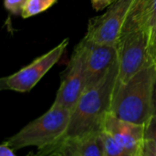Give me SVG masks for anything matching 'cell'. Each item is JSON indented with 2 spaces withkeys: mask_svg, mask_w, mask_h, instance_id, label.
I'll use <instances>...</instances> for the list:
<instances>
[{
  "mask_svg": "<svg viewBox=\"0 0 156 156\" xmlns=\"http://www.w3.org/2000/svg\"><path fill=\"white\" fill-rule=\"evenodd\" d=\"M152 0H135L115 44L118 53V83H125L151 62L148 55L149 17Z\"/></svg>",
  "mask_w": 156,
  "mask_h": 156,
  "instance_id": "6da1fadb",
  "label": "cell"
},
{
  "mask_svg": "<svg viewBox=\"0 0 156 156\" xmlns=\"http://www.w3.org/2000/svg\"><path fill=\"white\" fill-rule=\"evenodd\" d=\"M110 113L144 124L156 113V65L149 63L125 83H116Z\"/></svg>",
  "mask_w": 156,
  "mask_h": 156,
  "instance_id": "7a4b0ae2",
  "label": "cell"
},
{
  "mask_svg": "<svg viewBox=\"0 0 156 156\" xmlns=\"http://www.w3.org/2000/svg\"><path fill=\"white\" fill-rule=\"evenodd\" d=\"M118 76L119 62L117 61L101 79L85 89L71 112L69 124L63 138L102 131L105 117L112 106Z\"/></svg>",
  "mask_w": 156,
  "mask_h": 156,
  "instance_id": "3957f363",
  "label": "cell"
},
{
  "mask_svg": "<svg viewBox=\"0 0 156 156\" xmlns=\"http://www.w3.org/2000/svg\"><path fill=\"white\" fill-rule=\"evenodd\" d=\"M70 116L69 110L52 105L48 112L9 137L5 144L15 151L28 146L37 147L38 150L47 148L63 138Z\"/></svg>",
  "mask_w": 156,
  "mask_h": 156,
  "instance_id": "277c9868",
  "label": "cell"
},
{
  "mask_svg": "<svg viewBox=\"0 0 156 156\" xmlns=\"http://www.w3.org/2000/svg\"><path fill=\"white\" fill-rule=\"evenodd\" d=\"M68 45L69 38H65L54 48L37 58L27 66L10 76L2 78L0 80V89L16 92L30 91L60 59Z\"/></svg>",
  "mask_w": 156,
  "mask_h": 156,
  "instance_id": "5b68a950",
  "label": "cell"
},
{
  "mask_svg": "<svg viewBox=\"0 0 156 156\" xmlns=\"http://www.w3.org/2000/svg\"><path fill=\"white\" fill-rule=\"evenodd\" d=\"M87 87L85 47L81 40L75 48L62 77L52 105L72 112Z\"/></svg>",
  "mask_w": 156,
  "mask_h": 156,
  "instance_id": "8992f818",
  "label": "cell"
},
{
  "mask_svg": "<svg viewBox=\"0 0 156 156\" xmlns=\"http://www.w3.org/2000/svg\"><path fill=\"white\" fill-rule=\"evenodd\" d=\"M135 0H116L101 15L89 20L85 38L89 41L115 45L121 28Z\"/></svg>",
  "mask_w": 156,
  "mask_h": 156,
  "instance_id": "52a82bcc",
  "label": "cell"
},
{
  "mask_svg": "<svg viewBox=\"0 0 156 156\" xmlns=\"http://www.w3.org/2000/svg\"><path fill=\"white\" fill-rule=\"evenodd\" d=\"M36 156H104L101 131L63 138L55 144L39 150Z\"/></svg>",
  "mask_w": 156,
  "mask_h": 156,
  "instance_id": "ba28073f",
  "label": "cell"
},
{
  "mask_svg": "<svg viewBox=\"0 0 156 156\" xmlns=\"http://www.w3.org/2000/svg\"><path fill=\"white\" fill-rule=\"evenodd\" d=\"M102 130L110 133L130 155L140 156L145 141V125L123 121L109 112Z\"/></svg>",
  "mask_w": 156,
  "mask_h": 156,
  "instance_id": "9c48e42d",
  "label": "cell"
},
{
  "mask_svg": "<svg viewBox=\"0 0 156 156\" xmlns=\"http://www.w3.org/2000/svg\"><path fill=\"white\" fill-rule=\"evenodd\" d=\"M85 47L87 87L101 79L109 69L118 61L115 45L100 44L82 38ZM86 87V88H87Z\"/></svg>",
  "mask_w": 156,
  "mask_h": 156,
  "instance_id": "30bf717a",
  "label": "cell"
},
{
  "mask_svg": "<svg viewBox=\"0 0 156 156\" xmlns=\"http://www.w3.org/2000/svg\"><path fill=\"white\" fill-rule=\"evenodd\" d=\"M58 0H27L21 14L23 18H28L38 15L52 5H54Z\"/></svg>",
  "mask_w": 156,
  "mask_h": 156,
  "instance_id": "8fae6325",
  "label": "cell"
},
{
  "mask_svg": "<svg viewBox=\"0 0 156 156\" xmlns=\"http://www.w3.org/2000/svg\"><path fill=\"white\" fill-rule=\"evenodd\" d=\"M149 46H148V55L151 62L156 65V0H152L150 17H149Z\"/></svg>",
  "mask_w": 156,
  "mask_h": 156,
  "instance_id": "7c38bea8",
  "label": "cell"
},
{
  "mask_svg": "<svg viewBox=\"0 0 156 156\" xmlns=\"http://www.w3.org/2000/svg\"><path fill=\"white\" fill-rule=\"evenodd\" d=\"M104 143V156H131L105 131H101Z\"/></svg>",
  "mask_w": 156,
  "mask_h": 156,
  "instance_id": "4fadbf2b",
  "label": "cell"
},
{
  "mask_svg": "<svg viewBox=\"0 0 156 156\" xmlns=\"http://www.w3.org/2000/svg\"><path fill=\"white\" fill-rule=\"evenodd\" d=\"M26 1L27 0H4V5L11 14L15 16H21Z\"/></svg>",
  "mask_w": 156,
  "mask_h": 156,
  "instance_id": "5bb4252c",
  "label": "cell"
},
{
  "mask_svg": "<svg viewBox=\"0 0 156 156\" xmlns=\"http://www.w3.org/2000/svg\"><path fill=\"white\" fill-rule=\"evenodd\" d=\"M145 140L150 141L156 149V113L145 125Z\"/></svg>",
  "mask_w": 156,
  "mask_h": 156,
  "instance_id": "9a60e30c",
  "label": "cell"
},
{
  "mask_svg": "<svg viewBox=\"0 0 156 156\" xmlns=\"http://www.w3.org/2000/svg\"><path fill=\"white\" fill-rule=\"evenodd\" d=\"M116 0H90L91 5L95 11H101L109 7Z\"/></svg>",
  "mask_w": 156,
  "mask_h": 156,
  "instance_id": "2e32d148",
  "label": "cell"
},
{
  "mask_svg": "<svg viewBox=\"0 0 156 156\" xmlns=\"http://www.w3.org/2000/svg\"><path fill=\"white\" fill-rule=\"evenodd\" d=\"M140 156H156L155 147L150 141H144V144L143 146Z\"/></svg>",
  "mask_w": 156,
  "mask_h": 156,
  "instance_id": "e0dca14e",
  "label": "cell"
},
{
  "mask_svg": "<svg viewBox=\"0 0 156 156\" xmlns=\"http://www.w3.org/2000/svg\"><path fill=\"white\" fill-rule=\"evenodd\" d=\"M0 156H16L13 152V149L10 148L6 144H3L0 146Z\"/></svg>",
  "mask_w": 156,
  "mask_h": 156,
  "instance_id": "ac0fdd59",
  "label": "cell"
}]
</instances>
